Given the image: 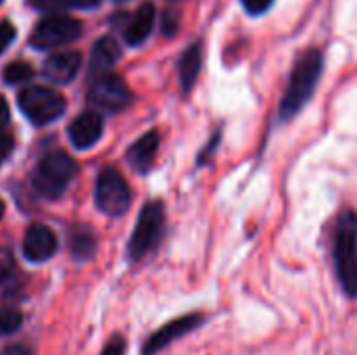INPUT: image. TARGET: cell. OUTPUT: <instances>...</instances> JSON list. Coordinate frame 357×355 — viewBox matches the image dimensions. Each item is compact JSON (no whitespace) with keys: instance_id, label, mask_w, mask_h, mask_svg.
Here are the masks:
<instances>
[{"instance_id":"ac0fdd59","label":"cell","mask_w":357,"mask_h":355,"mask_svg":"<svg viewBox=\"0 0 357 355\" xmlns=\"http://www.w3.org/2000/svg\"><path fill=\"white\" fill-rule=\"evenodd\" d=\"M23 314L15 305H0V335H13L21 328Z\"/></svg>"},{"instance_id":"603a6c76","label":"cell","mask_w":357,"mask_h":355,"mask_svg":"<svg viewBox=\"0 0 357 355\" xmlns=\"http://www.w3.org/2000/svg\"><path fill=\"white\" fill-rule=\"evenodd\" d=\"M220 140H222V130H218V132L213 134V138L209 140V144L201 149V153H199V159H197V165H205L207 161H211V157H213V151L220 146Z\"/></svg>"},{"instance_id":"2e32d148","label":"cell","mask_w":357,"mask_h":355,"mask_svg":"<svg viewBox=\"0 0 357 355\" xmlns=\"http://www.w3.org/2000/svg\"><path fill=\"white\" fill-rule=\"evenodd\" d=\"M201 65H203V48L201 42H192L180 56L178 61V77H180V86L182 92H190L199 73H201Z\"/></svg>"},{"instance_id":"8fae6325","label":"cell","mask_w":357,"mask_h":355,"mask_svg":"<svg viewBox=\"0 0 357 355\" xmlns=\"http://www.w3.org/2000/svg\"><path fill=\"white\" fill-rule=\"evenodd\" d=\"M100 134H102V117L94 111L77 115L69 126V140L79 151L94 146Z\"/></svg>"},{"instance_id":"3957f363","label":"cell","mask_w":357,"mask_h":355,"mask_svg":"<svg viewBox=\"0 0 357 355\" xmlns=\"http://www.w3.org/2000/svg\"><path fill=\"white\" fill-rule=\"evenodd\" d=\"M165 234V209L161 201H151L142 207L136 228L128 243V257L132 262L144 259L149 253H153Z\"/></svg>"},{"instance_id":"4316f807","label":"cell","mask_w":357,"mask_h":355,"mask_svg":"<svg viewBox=\"0 0 357 355\" xmlns=\"http://www.w3.org/2000/svg\"><path fill=\"white\" fill-rule=\"evenodd\" d=\"M10 151H13V138L0 132V163L10 155Z\"/></svg>"},{"instance_id":"d6986e66","label":"cell","mask_w":357,"mask_h":355,"mask_svg":"<svg viewBox=\"0 0 357 355\" xmlns=\"http://www.w3.org/2000/svg\"><path fill=\"white\" fill-rule=\"evenodd\" d=\"M33 75V67L25 61H15L6 65L4 69V82L6 84H23Z\"/></svg>"},{"instance_id":"cb8c5ba5","label":"cell","mask_w":357,"mask_h":355,"mask_svg":"<svg viewBox=\"0 0 357 355\" xmlns=\"http://www.w3.org/2000/svg\"><path fill=\"white\" fill-rule=\"evenodd\" d=\"M15 36H17V31L10 21H0V54L13 44Z\"/></svg>"},{"instance_id":"83f0119b","label":"cell","mask_w":357,"mask_h":355,"mask_svg":"<svg viewBox=\"0 0 357 355\" xmlns=\"http://www.w3.org/2000/svg\"><path fill=\"white\" fill-rule=\"evenodd\" d=\"M2 355H33V354H31V349H29L27 345H23V343H15V345L4 347Z\"/></svg>"},{"instance_id":"d4e9b609","label":"cell","mask_w":357,"mask_h":355,"mask_svg":"<svg viewBox=\"0 0 357 355\" xmlns=\"http://www.w3.org/2000/svg\"><path fill=\"white\" fill-rule=\"evenodd\" d=\"M126 354V339L121 335H115L107 341L105 349L100 355H123Z\"/></svg>"},{"instance_id":"52a82bcc","label":"cell","mask_w":357,"mask_h":355,"mask_svg":"<svg viewBox=\"0 0 357 355\" xmlns=\"http://www.w3.org/2000/svg\"><path fill=\"white\" fill-rule=\"evenodd\" d=\"M94 199H96V207L102 213L117 218L128 211V207L132 203V192H130L126 178L117 169L107 167L100 172V176L96 180Z\"/></svg>"},{"instance_id":"4fadbf2b","label":"cell","mask_w":357,"mask_h":355,"mask_svg":"<svg viewBox=\"0 0 357 355\" xmlns=\"http://www.w3.org/2000/svg\"><path fill=\"white\" fill-rule=\"evenodd\" d=\"M157 151H159V132L157 130H151L146 132L144 136H140L128 151V161L130 165L144 174L153 167L155 163V157H157Z\"/></svg>"},{"instance_id":"7402d4cb","label":"cell","mask_w":357,"mask_h":355,"mask_svg":"<svg viewBox=\"0 0 357 355\" xmlns=\"http://www.w3.org/2000/svg\"><path fill=\"white\" fill-rule=\"evenodd\" d=\"M13 270H15L13 253H10L8 249H0V285H2L4 280H8V278H10Z\"/></svg>"},{"instance_id":"484cf974","label":"cell","mask_w":357,"mask_h":355,"mask_svg":"<svg viewBox=\"0 0 357 355\" xmlns=\"http://www.w3.org/2000/svg\"><path fill=\"white\" fill-rule=\"evenodd\" d=\"M176 29H178V15L172 13V10H167V13L163 15V33H165V36H174Z\"/></svg>"},{"instance_id":"277c9868","label":"cell","mask_w":357,"mask_h":355,"mask_svg":"<svg viewBox=\"0 0 357 355\" xmlns=\"http://www.w3.org/2000/svg\"><path fill=\"white\" fill-rule=\"evenodd\" d=\"M75 176V161L61 151L46 153L33 169L31 182L38 192L48 199L61 197Z\"/></svg>"},{"instance_id":"9c48e42d","label":"cell","mask_w":357,"mask_h":355,"mask_svg":"<svg viewBox=\"0 0 357 355\" xmlns=\"http://www.w3.org/2000/svg\"><path fill=\"white\" fill-rule=\"evenodd\" d=\"M205 322H207V316L205 314L190 312V314H184V316H180V318L163 324L159 331H155L146 339V343L142 347V355H157L159 352H163L165 347H169L174 341H178V339H182V337L199 331Z\"/></svg>"},{"instance_id":"5bb4252c","label":"cell","mask_w":357,"mask_h":355,"mask_svg":"<svg viewBox=\"0 0 357 355\" xmlns=\"http://www.w3.org/2000/svg\"><path fill=\"white\" fill-rule=\"evenodd\" d=\"M153 27H155V6L151 2H144L128 21L123 29V38L130 46H140L151 36Z\"/></svg>"},{"instance_id":"30bf717a","label":"cell","mask_w":357,"mask_h":355,"mask_svg":"<svg viewBox=\"0 0 357 355\" xmlns=\"http://www.w3.org/2000/svg\"><path fill=\"white\" fill-rule=\"evenodd\" d=\"M56 247H59L56 236H54V232L48 226L33 224L25 232V239H23V255L29 262L42 264V262L50 259L54 255Z\"/></svg>"},{"instance_id":"6da1fadb","label":"cell","mask_w":357,"mask_h":355,"mask_svg":"<svg viewBox=\"0 0 357 355\" xmlns=\"http://www.w3.org/2000/svg\"><path fill=\"white\" fill-rule=\"evenodd\" d=\"M322 71H324L322 50L310 48L297 56V61L291 69L287 90H284L280 107H278V119L280 121H291L295 115H299L303 111V107L312 100L316 88H318Z\"/></svg>"},{"instance_id":"ffe728a7","label":"cell","mask_w":357,"mask_h":355,"mask_svg":"<svg viewBox=\"0 0 357 355\" xmlns=\"http://www.w3.org/2000/svg\"><path fill=\"white\" fill-rule=\"evenodd\" d=\"M29 4L42 13H59L71 6H79L84 4V0H29Z\"/></svg>"},{"instance_id":"f546056e","label":"cell","mask_w":357,"mask_h":355,"mask_svg":"<svg viewBox=\"0 0 357 355\" xmlns=\"http://www.w3.org/2000/svg\"><path fill=\"white\" fill-rule=\"evenodd\" d=\"M2 216H4V203L0 201V220H2Z\"/></svg>"},{"instance_id":"1f68e13d","label":"cell","mask_w":357,"mask_h":355,"mask_svg":"<svg viewBox=\"0 0 357 355\" xmlns=\"http://www.w3.org/2000/svg\"><path fill=\"white\" fill-rule=\"evenodd\" d=\"M0 2H2V0H0Z\"/></svg>"},{"instance_id":"e0dca14e","label":"cell","mask_w":357,"mask_h":355,"mask_svg":"<svg viewBox=\"0 0 357 355\" xmlns=\"http://www.w3.org/2000/svg\"><path fill=\"white\" fill-rule=\"evenodd\" d=\"M96 251V241L90 232L82 230L71 236V253L75 259H90Z\"/></svg>"},{"instance_id":"9a60e30c","label":"cell","mask_w":357,"mask_h":355,"mask_svg":"<svg viewBox=\"0 0 357 355\" xmlns=\"http://www.w3.org/2000/svg\"><path fill=\"white\" fill-rule=\"evenodd\" d=\"M119 56H121V50H119V44L115 42V38H111V36L100 38L92 46V52H90V75L96 77V75L109 73V69L119 61Z\"/></svg>"},{"instance_id":"ba28073f","label":"cell","mask_w":357,"mask_h":355,"mask_svg":"<svg viewBox=\"0 0 357 355\" xmlns=\"http://www.w3.org/2000/svg\"><path fill=\"white\" fill-rule=\"evenodd\" d=\"M130 100H132L130 88L115 73L98 75V80H94L88 90V103L100 111H109V113L121 111L123 107H128Z\"/></svg>"},{"instance_id":"f1b7e54d","label":"cell","mask_w":357,"mask_h":355,"mask_svg":"<svg viewBox=\"0 0 357 355\" xmlns=\"http://www.w3.org/2000/svg\"><path fill=\"white\" fill-rule=\"evenodd\" d=\"M8 117H10V111H8V103L0 96V130L8 123Z\"/></svg>"},{"instance_id":"8992f818","label":"cell","mask_w":357,"mask_h":355,"mask_svg":"<svg viewBox=\"0 0 357 355\" xmlns=\"http://www.w3.org/2000/svg\"><path fill=\"white\" fill-rule=\"evenodd\" d=\"M79 33H82V23L77 19L61 13H48V17H44L36 25L31 33V46L40 50H52L77 40Z\"/></svg>"},{"instance_id":"7a4b0ae2","label":"cell","mask_w":357,"mask_h":355,"mask_svg":"<svg viewBox=\"0 0 357 355\" xmlns=\"http://www.w3.org/2000/svg\"><path fill=\"white\" fill-rule=\"evenodd\" d=\"M333 268L343 295L357 299V213L343 209L337 218L333 236Z\"/></svg>"},{"instance_id":"7c38bea8","label":"cell","mask_w":357,"mask_h":355,"mask_svg":"<svg viewBox=\"0 0 357 355\" xmlns=\"http://www.w3.org/2000/svg\"><path fill=\"white\" fill-rule=\"evenodd\" d=\"M82 65V56L75 50L54 52L44 61V75L54 84H67L71 82Z\"/></svg>"},{"instance_id":"4dcf8cb0","label":"cell","mask_w":357,"mask_h":355,"mask_svg":"<svg viewBox=\"0 0 357 355\" xmlns=\"http://www.w3.org/2000/svg\"><path fill=\"white\" fill-rule=\"evenodd\" d=\"M115 2H126V0H115Z\"/></svg>"},{"instance_id":"5b68a950","label":"cell","mask_w":357,"mask_h":355,"mask_svg":"<svg viewBox=\"0 0 357 355\" xmlns=\"http://www.w3.org/2000/svg\"><path fill=\"white\" fill-rule=\"evenodd\" d=\"M19 107L25 113V117L36 123V126H44L50 123L54 119H59L67 107L65 96L48 86H29L25 90H21L19 94Z\"/></svg>"},{"instance_id":"44dd1931","label":"cell","mask_w":357,"mask_h":355,"mask_svg":"<svg viewBox=\"0 0 357 355\" xmlns=\"http://www.w3.org/2000/svg\"><path fill=\"white\" fill-rule=\"evenodd\" d=\"M241 4L247 10V15L259 17V15H266L274 6V0H241Z\"/></svg>"}]
</instances>
